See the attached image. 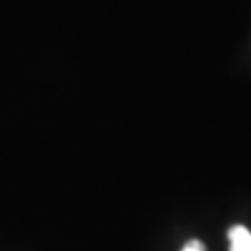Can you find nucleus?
Returning a JSON list of instances; mask_svg holds the SVG:
<instances>
[{"instance_id":"nucleus-1","label":"nucleus","mask_w":251,"mask_h":251,"mask_svg":"<svg viewBox=\"0 0 251 251\" xmlns=\"http://www.w3.org/2000/svg\"><path fill=\"white\" fill-rule=\"evenodd\" d=\"M229 242L231 251H251V233L242 225H234L229 231Z\"/></svg>"},{"instance_id":"nucleus-2","label":"nucleus","mask_w":251,"mask_h":251,"mask_svg":"<svg viewBox=\"0 0 251 251\" xmlns=\"http://www.w3.org/2000/svg\"><path fill=\"white\" fill-rule=\"evenodd\" d=\"M182 251H205V248H203V244L199 242V240H190Z\"/></svg>"}]
</instances>
